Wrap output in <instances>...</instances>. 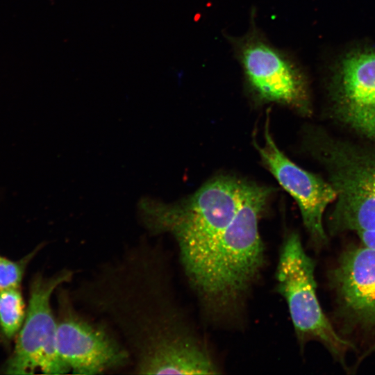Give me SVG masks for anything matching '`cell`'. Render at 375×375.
<instances>
[{"label": "cell", "instance_id": "cell-1", "mask_svg": "<svg viewBox=\"0 0 375 375\" xmlns=\"http://www.w3.org/2000/svg\"><path fill=\"white\" fill-rule=\"evenodd\" d=\"M158 247L141 242L71 292L119 334L140 374H212L208 349L172 303Z\"/></svg>", "mask_w": 375, "mask_h": 375}, {"label": "cell", "instance_id": "cell-2", "mask_svg": "<svg viewBox=\"0 0 375 375\" xmlns=\"http://www.w3.org/2000/svg\"><path fill=\"white\" fill-rule=\"evenodd\" d=\"M273 191L253 183L233 219L187 277L205 310L216 319L236 315L264 266L259 222Z\"/></svg>", "mask_w": 375, "mask_h": 375}, {"label": "cell", "instance_id": "cell-3", "mask_svg": "<svg viewBox=\"0 0 375 375\" xmlns=\"http://www.w3.org/2000/svg\"><path fill=\"white\" fill-rule=\"evenodd\" d=\"M306 142L336 193L329 232H353L375 249V143L349 142L319 128L308 129Z\"/></svg>", "mask_w": 375, "mask_h": 375}, {"label": "cell", "instance_id": "cell-4", "mask_svg": "<svg viewBox=\"0 0 375 375\" xmlns=\"http://www.w3.org/2000/svg\"><path fill=\"white\" fill-rule=\"evenodd\" d=\"M252 184L233 176H219L183 202L153 210L148 224L156 233L174 236L187 277L233 219Z\"/></svg>", "mask_w": 375, "mask_h": 375}, {"label": "cell", "instance_id": "cell-5", "mask_svg": "<svg viewBox=\"0 0 375 375\" xmlns=\"http://www.w3.org/2000/svg\"><path fill=\"white\" fill-rule=\"evenodd\" d=\"M226 38L242 69L245 88L254 101L277 103L303 115L311 114L305 72L292 53L269 40L257 24L254 8L247 31Z\"/></svg>", "mask_w": 375, "mask_h": 375}, {"label": "cell", "instance_id": "cell-6", "mask_svg": "<svg viewBox=\"0 0 375 375\" xmlns=\"http://www.w3.org/2000/svg\"><path fill=\"white\" fill-rule=\"evenodd\" d=\"M315 264L306 253L298 233L283 242L276 272V291L285 299L301 348L321 343L335 361L348 369L347 356L356 347L337 331L324 313L317 296Z\"/></svg>", "mask_w": 375, "mask_h": 375}, {"label": "cell", "instance_id": "cell-7", "mask_svg": "<svg viewBox=\"0 0 375 375\" xmlns=\"http://www.w3.org/2000/svg\"><path fill=\"white\" fill-rule=\"evenodd\" d=\"M337 331L360 358L375 351V249L361 244L345 249L329 271Z\"/></svg>", "mask_w": 375, "mask_h": 375}, {"label": "cell", "instance_id": "cell-8", "mask_svg": "<svg viewBox=\"0 0 375 375\" xmlns=\"http://www.w3.org/2000/svg\"><path fill=\"white\" fill-rule=\"evenodd\" d=\"M73 272L61 269L50 276L36 275L31 281L25 319L12 354L4 367L8 374H63L70 372L56 342L57 319L51 306L56 290L72 281Z\"/></svg>", "mask_w": 375, "mask_h": 375}, {"label": "cell", "instance_id": "cell-9", "mask_svg": "<svg viewBox=\"0 0 375 375\" xmlns=\"http://www.w3.org/2000/svg\"><path fill=\"white\" fill-rule=\"evenodd\" d=\"M326 86L333 117L375 143V47L358 45L344 51L330 69Z\"/></svg>", "mask_w": 375, "mask_h": 375}, {"label": "cell", "instance_id": "cell-10", "mask_svg": "<svg viewBox=\"0 0 375 375\" xmlns=\"http://www.w3.org/2000/svg\"><path fill=\"white\" fill-rule=\"evenodd\" d=\"M60 292L57 348L70 372L94 375L130 363L128 350L108 325L87 319L74 308L69 293Z\"/></svg>", "mask_w": 375, "mask_h": 375}, {"label": "cell", "instance_id": "cell-11", "mask_svg": "<svg viewBox=\"0 0 375 375\" xmlns=\"http://www.w3.org/2000/svg\"><path fill=\"white\" fill-rule=\"evenodd\" d=\"M268 122L267 119L264 144L256 148L270 172L297 201L312 242L317 248L323 247L328 243L323 215L336 193L328 181L300 167L278 148Z\"/></svg>", "mask_w": 375, "mask_h": 375}, {"label": "cell", "instance_id": "cell-12", "mask_svg": "<svg viewBox=\"0 0 375 375\" xmlns=\"http://www.w3.org/2000/svg\"><path fill=\"white\" fill-rule=\"evenodd\" d=\"M26 310L19 288L0 290V331L6 340L17 335Z\"/></svg>", "mask_w": 375, "mask_h": 375}, {"label": "cell", "instance_id": "cell-13", "mask_svg": "<svg viewBox=\"0 0 375 375\" xmlns=\"http://www.w3.org/2000/svg\"><path fill=\"white\" fill-rule=\"evenodd\" d=\"M38 249L39 247L17 261L0 255V290L19 288L26 268Z\"/></svg>", "mask_w": 375, "mask_h": 375}]
</instances>
